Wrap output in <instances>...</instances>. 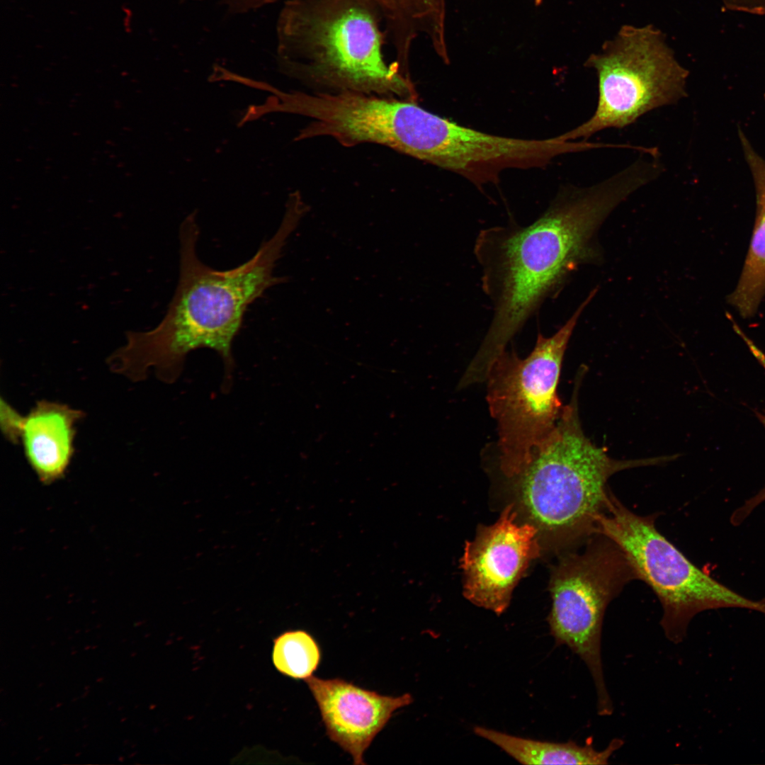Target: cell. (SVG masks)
Segmentation results:
<instances>
[{
    "instance_id": "obj_15",
    "label": "cell",
    "mask_w": 765,
    "mask_h": 765,
    "mask_svg": "<svg viewBox=\"0 0 765 765\" xmlns=\"http://www.w3.org/2000/svg\"><path fill=\"white\" fill-rule=\"evenodd\" d=\"M389 21L403 20L423 8L431 0H366Z\"/></svg>"
},
{
    "instance_id": "obj_10",
    "label": "cell",
    "mask_w": 765,
    "mask_h": 765,
    "mask_svg": "<svg viewBox=\"0 0 765 765\" xmlns=\"http://www.w3.org/2000/svg\"><path fill=\"white\" fill-rule=\"evenodd\" d=\"M319 707L331 740L350 754L354 764H365L363 754L393 713L410 704L409 693L382 696L342 679H305Z\"/></svg>"
},
{
    "instance_id": "obj_1",
    "label": "cell",
    "mask_w": 765,
    "mask_h": 765,
    "mask_svg": "<svg viewBox=\"0 0 765 765\" xmlns=\"http://www.w3.org/2000/svg\"><path fill=\"white\" fill-rule=\"evenodd\" d=\"M640 186L638 176L625 169L593 186L559 193L527 226L492 227L480 232L474 251L493 317L465 370L470 379H486L509 342L584 256L597 227Z\"/></svg>"
},
{
    "instance_id": "obj_2",
    "label": "cell",
    "mask_w": 765,
    "mask_h": 765,
    "mask_svg": "<svg viewBox=\"0 0 765 765\" xmlns=\"http://www.w3.org/2000/svg\"><path fill=\"white\" fill-rule=\"evenodd\" d=\"M298 224L294 217L284 215L273 236L250 259L217 270L198 256L196 211L188 215L179 232V279L164 318L151 330L127 332L126 344L108 358L109 368L133 382L144 380L154 368L160 380L171 383L180 375L189 352L208 348L222 357L229 376L232 341L245 312L268 288L284 280L273 271Z\"/></svg>"
},
{
    "instance_id": "obj_9",
    "label": "cell",
    "mask_w": 765,
    "mask_h": 765,
    "mask_svg": "<svg viewBox=\"0 0 765 765\" xmlns=\"http://www.w3.org/2000/svg\"><path fill=\"white\" fill-rule=\"evenodd\" d=\"M539 529L516 521L513 506H507L492 525L480 527L466 543L461 558L463 594L473 604L504 613L512 591L540 551Z\"/></svg>"
},
{
    "instance_id": "obj_13",
    "label": "cell",
    "mask_w": 765,
    "mask_h": 765,
    "mask_svg": "<svg viewBox=\"0 0 765 765\" xmlns=\"http://www.w3.org/2000/svg\"><path fill=\"white\" fill-rule=\"evenodd\" d=\"M473 732L523 764H607L611 756L623 744L621 740L613 739L606 749L597 751L589 744L526 739L480 726L475 727Z\"/></svg>"
},
{
    "instance_id": "obj_17",
    "label": "cell",
    "mask_w": 765,
    "mask_h": 765,
    "mask_svg": "<svg viewBox=\"0 0 765 765\" xmlns=\"http://www.w3.org/2000/svg\"><path fill=\"white\" fill-rule=\"evenodd\" d=\"M756 416H758L761 423L765 427V412L764 413H756ZM764 501L765 487H763L754 496L747 499L742 505H741L733 512L730 518L731 523L735 526L740 524L757 506L761 504Z\"/></svg>"
},
{
    "instance_id": "obj_5",
    "label": "cell",
    "mask_w": 765,
    "mask_h": 765,
    "mask_svg": "<svg viewBox=\"0 0 765 765\" xmlns=\"http://www.w3.org/2000/svg\"><path fill=\"white\" fill-rule=\"evenodd\" d=\"M591 292L553 335L538 334L530 354L521 358L503 352L487 379V401L498 433L500 467L508 477L517 475L554 431L563 407L557 395L565 351Z\"/></svg>"
},
{
    "instance_id": "obj_14",
    "label": "cell",
    "mask_w": 765,
    "mask_h": 765,
    "mask_svg": "<svg viewBox=\"0 0 765 765\" xmlns=\"http://www.w3.org/2000/svg\"><path fill=\"white\" fill-rule=\"evenodd\" d=\"M320 657L317 643L306 631H285L273 640V663L285 676L304 680L309 678L317 669Z\"/></svg>"
},
{
    "instance_id": "obj_6",
    "label": "cell",
    "mask_w": 765,
    "mask_h": 765,
    "mask_svg": "<svg viewBox=\"0 0 765 765\" xmlns=\"http://www.w3.org/2000/svg\"><path fill=\"white\" fill-rule=\"evenodd\" d=\"M655 518L632 512L611 493L596 533L620 547L638 579L654 591L663 608L661 625L670 640L680 642L690 620L706 610L741 608L765 613V599H749L695 565L656 529Z\"/></svg>"
},
{
    "instance_id": "obj_12",
    "label": "cell",
    "mask_w": 765,
    "mask_h": 765,
    "mask_svg": "<svg viewBox=\"0 0 765 765\" xmlns=\"http://www.w3.org/2000/svg\"><path fill=\"white\" fill-rule=\"evenodd\" d=\"M739 132L755 184L756 215L743 268L728 302L742 317L748 318L756 312L765 295V159L756 154L744 134Z\"/></svg>"
},
{
    "instance_id": "obj_16",
    "label": "cell",
    "mask_w": 765,
    "mask_h": 765,
    "mask_svg": "<svg viewBox=\"0 0 765 765\" xmlns=\"http://www.w3.org/2000/svg\"><path fill=\"white\" fill-rule=\"evenodd\" d=\"M25 416L4 398L0 402V426L6 439L13 444L21 442Z\"/></svg>"
},
{
    "instance_id": "obj_3",
    "label": "cell",
    "mask_w": 765,
    "mask_h": 765,
    "mask_svg": "<svg viewBox=\"0 0 765 765\" xmlns=\"http://www.w3.org/2000/svg\"><path fill=\"white\" fill-rule=\"evenodd\" d=\"M366 0H290L277 22L281 72L301 80L415 101L409 75L382 54L386 35Z\"/></svg>"
},
{
    "instance_id": "obj_11",
    "label": "cell",
    "mask_w": 765,
    "mask_h": 765,
    "mask_svg": "<svg viewBox=\"0 0 765 765\" xmlns=\"http://www.w3.org/2000/svg\"><path fill=\"white\" fill-rule=\"evenodd\" d=\"M84 412L66 404L42 400L25 416L21 442L26 460L43 484L67 472L74 453L76 425Z\"/></svg>"
},
{
    "instance_id": "obj_18",
    "label": "cell",
    "mask_w": 765,
    "mask_h": 765,
    "mask_svg": "<svg viewBox=\"0 0 765 765\" xmlns=\"http://www.w3.org/2000/svg\"><path fill=\"white\" fill-rule=\"evenodd\" d=\"M726 8L757 16H765V0H722Z\"/></svg>"
},
{
    "instance_id": "obj_8",
    "label": "cell",
    "mask_w": 765,
    "mask_h": 765,
    "mask_svg": "<svg viewBox=\"0 0 765 765\" xmlns=\"http://www.w3.org/2000/svg\"><path fill=\"white\" fill-rule=\"evenodd\" d=\"M579 552L565 555L550 579L551 635L586 665L597 698V712L610 715L613 707L605 683L601 658L603 620L608 604L624 586L638 579L628 557L608 537L596 533Z\"/></svg>"
},
{
    "instance_id": "obj_4",
    "label": "cell",
    "mask_w": 765,
    "mask_h": 765,
    "mask_svg": "<svg viewBox=\"0 0 765 765\" xmlns=\"http://www.w3.org/2000/svg\"><path fill=\"white\" fill-rule=\"evenodd\" d=\"M578 373L573 394L557 425L514 482L521 502L539 531L565 544L585 543L596 533L611 492L608 480L617 472L657 465L672 457L616 460L584 434L578 412L582 380Z\"/></svg>"
},
{
    "instance_id": "obj_7",
    "label": "cell",
    "mask_w": 765,
    "mask_h": 765,
    "mask_svg": "<svg viewBox=\"0 0 765 765\" xmlns=\"http://www.w3.org/2000/svg\"><path fill=\"white\" fill-rule=\"evenodd\" d=\"M584 66L594 69L598 76L597 107L588 120L560 135L565 140L624 128L686 96L688 72L676 60L663 33L652 25L623 26L587 58Z\"/></svg>"
}]
</instances>
